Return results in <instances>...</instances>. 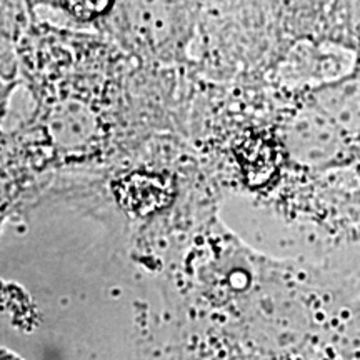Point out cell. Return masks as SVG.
<instances>
[{"label":"cell","instance_id":"1","mask_svg":"<svg viewBox=\"0 0 360 360\" xmlns=\"http://www.w3.org/2000/svg\"><path fill=\"white\" fill-rule=\"evenodd\" d=\"M114 0H64L65 8L75 19L94 20L109 11Z\"/></svg>","mask_w":360,"mask_h":360}]
</instances>
